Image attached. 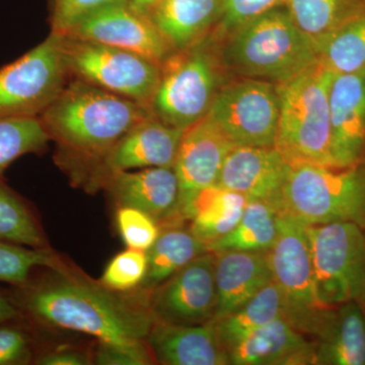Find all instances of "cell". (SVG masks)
I'll use <instances>...</instances> for the list:
<instances>
[{
  "label": "cell",
  "mask_w": 365,
  "mask_h": 365,
  "mask_svg": "<svg viewBox=\"0 0 365 365\" xmlns=\"http://www.w3.org/2000/svg\"><path fill=\"white\" fill-rule=\"evenodd\" d=\"M98 189H105L114 202L143 211L160 228L187 223L180 210V184L174 168L112 173L103 177Z\"/></svg>",
  "instance_id": "16"
},
{
  "label": "cell",
  "mask_w": 365,
  "mask_h": 365,
  "mask_svg": "<svg viewBox=\"0 0 365 365\" xmlns=\"http://www.w3.org/2000/svg\"><path fill=\"white\" fill-rule=\"evenodd\" d=\"M132 4H135L139 9L148 11L151 7L155 6L160 0H129Z\"/></svg>",
  "instance_id": "41"
},
{
  "label": "cell",
  "mask_w": 365,
  "mask_h": 365,
  "mask_svg": "<svg viewBox=\"0 0 365 365\" xmlns=\"http://www.w3.org/2000/svg\"><path fill=\"white\" fill-rule=\"evenodd\" d=\"M319 63L335 74L365 69V11L314 41Z\"/></svg>",
  "instance_id": "28"
},
{
  "label": "cell",
  "mask_w": 365,
  "mask_h": 365,
  "mask_svg": "<svg viewBox=\"0 0 365 365\" xmlns=\"http://www.w3.org/2000/svg\"><path fill=\"white\" fill-rule=\"evenodd\" d=\"M334 76L318 61L299 76L276 83L280 109L274 148L290 167L334 165L329 109Z\"/></svg>",
  "instance_id": "4"
},
{
  "label": "cell",
  "mask_w": 365,
  "mask_h": 365,
  "mask_svg": "<svg viewBox=\"0 0 365 365\" xmlns=\"http://www.w3.org/2000/svg\"><path fill=\"white\" fill-rule=\"evenodd\" d=\"M13 322L0 325V365L33 364L36 354L32 336Z\"/></svg>",
  "instance_id": "36"
},
{
  "label": "cell",
  "mask_w": 365,
  "mask_h": 365,
  "mask_svg": "<svg viewBox=\"0 0 365 365\" xmlns=\"http://www.w3.org/2000/svg\"><path fill=\"white\" fill-rule=\"evenodd\" d=\"M14 287L9 299L24 319L36 325L72 331L112 344L145 342L155 319L150 294L118 292L64 263Z\"/></svg>",
  "instance_id": "1"
},
{
  "label": "cell",
  "mask_w": 365,
  "mask_h": 365,
  "mask_svg": "<svg viewBox=\"0 0 365 365\" xmlns=\"http://www.w3.org/2000/svg\"><path fill=\"white\" fill-rule=\"evenodd\" d=\"M155 319L178 325H204L215 319L217 307L215 254L197 257L150 294Z\"/></svg>",
  "instance_id": "13"
},
{
  "label": "cell",
  "mask_w": 365,
  "mask_h": 365,
  "mask_svg": "<svg viewBox=\"0 0 365 365\" xmlns=\"http://www.w3.org/2000/svg\"><path fill=\"white\" fill-rule=\"evenodd\" d=\"M116 225L127 248L148 251L157 241L160 227L143 211L120 206L116 211Z\"/></svg>",
  "instance_id": "34"
},
{
  "label": "cell",
  "mask_w": 365,
  "mask_h": 365,
  "mask_svg": "<svg viewBox=\"0 0 365 365\" xmlns=\"http://www.w3.org/2000/svg\"><path fill=\"white\" fill-rule=\"evenodd\" d=\"M59 36L71 78L81 79L150 109L160 83L158 64L112 46Z\"/></svg>",
  "instance_id": "9"
},
{
  "label": "cell",
  "mask_w": 365,
  "mask_h": 365,
  "mask_svg": "<svg viewBox=\"0 0 365 365\" xmlns=\"http://www.w3.org/2000/svg\"><path fill=\"white\" fill-rule=\"evenodd\" d=\"M267 255L273 280L287 302L284 319L307 337L319 340L336 307L323 306L317 297L307 225L280 216L279 232Z\"/></svg>",
  "instance_id": "7"
},
{
  "label": "cell",
  "mask_w": 365,
  "mask_h": 365,
  "mask_svg": "<svg viewBox=\"0 0 365 365\" xmlns=\"http://www.w3.org/2000/svg\"><path fill=\"white\" fill-rule=\"evenodd\" d=\"M317 297L334 307L365 300V230L348 222L307 225Z\"/></svg>",
  "instance_id": "8"
},
{
  "label": "cell",
  "mask_w": 365,
  "mask_h": 365,
  "mask_svg": "<svg viewBox=\"0 0 365 365\" xmlns=\"http://www.w3.org/2000/svg\"><path fill=\"white\" fill-rule=\"evenodd\" d=\"M34 364L39 365H88L91 364V354L73 349V348H59L36 354Z\"/></svg>",
  "instance_id": "39"
},
{
  "label": "cell",
  "mask_w": 365,
  "mask_h": 365,
  "mask_svg": "<svg viewBox=\"0 0 365 365\" xmlns=\"http://www.w3.org/2000/svg\"><path fill=\"white\" fill-rule=\"evenodd\" d=\"M225 0H160L148 11L174 51L208 38L222 20Z\"/></svg>",
  "instance_id": "22"
},
{
  "label": "cell",
  "mask_w": 365,
  "mask_h": 365,
  "mask_svg": "<svg viewBox=\"0 0 365 365\" xmlns=\"http://www.w3.org/2000/svg\"><path fill=\"white\" fill-rule=\"evenodd\" d=\"M279 109L276 83L237 76L218 91L208 115L235 146L271 148Z\"/></svg>",
  "instance_id": "11"
},
{
  "label": "cell",
  "mask_w": 365,
  "mask_h": 365,
  "mask_svg": "<svg viewBox=\"0 0 365 365\" xmlns=\"http://www.w3.org/2000/svg\"><path fill=\"white\" fill-rule=\"evenodd\" d=\"M208 252L207 245L192 232L188 223L160 228L157 241L146 251L148 270L137 289L150 294L190 262Z\"/></svg>",
  "instance_id": "24"
},
{
  "label": "cell",
  "mask_w": 365,
  "mask_h": 365,
  "mask_svg": "<svg viewBox=\"0 0 365 365\" xmlns=\"http://www.w3.org/2000/svg\"><path fill=\"white\" fill-rule=\"evenodd\" d=\"M184 131L150 114L118 140L93 170L86 188L98 189L101 179L112 173L174 168Z\"/></svg>",
  "instance_id": "15"
},
{
  "label": "cell",
  "mask_w": 365,
  "mask_h": 365,
  "mask_svg": "<svg viewBox=\"0 0 365 365\" xmlns=\"http://www.w3.org/2000/svg\"><path fill=\"white\" fill-rule=\"evenodd\" d=\"M331 157L346 167L365 160V69L335 74L329 91Z\"/></svg>",
  "instance_id": "17"
},
{
  "label": "cell",
  "mask_w": 365,
  "mask_h": 365,
  "mask_svg": "<svg viewBox=\"0 0 365 365\" xmlns=\"http://www.w3.org/2000/svg\"><path fill=\"white\" fill-rule=\"evenodd\" d=\"M51 33L62 35L86 14L118 0H50Z\"/></svg>",
  "instance_id": "38"
},
{
  "label": "cell",
  "mask_w": 365,
  "mask_h": 365,
  "mask_svg": "<svg viewBox=\"0 0 365 365\" xmlns=\"http://www.w3.org/2000/svg\"><path fill=\"white\" fill-rule=\"evenodd\" d=\"M289 170L274 146H235L223 163L216 185L275 209Z\"/></svg>",
  "instance_id": "18"
},
{
  "label": "cell",
  "mask_w": 365,
  "mask_h": 365,
  "mask_svg": "<svg viewBox=\"0 0 365 365\" xmlns=\"http://www.w3.org/2000/svg\"><path fill=\"white\" fill-rule=\"evenodd\" d=\"M285 2L287 0H225L222 20L209 38L220 39L237 26L278 7L284 6Z\"/></svg>",
  "instance_id": "35"
},
{
  "label": "cell",
  "mask_w": 365,
  "mask_h": 365,
  "mask_svg": "<svg viewBox=\"0 0 365 365\" xmlns=\"http://www.w3.org/2000/svg\"><path fill=\"white\" fill-rule=\"evenodd\" d=\"M290 18L314 41L365 11V0H287Z\"/></svg>",
  "instance_id": "29"
},
{
  "label": "cell",
  "mask_w": 365,
  "mask_h": 365,
  "mask_svg": "<svg viewBox=\"0 0 365 365\" xmlns=\"http://www.w3.org/2000/svg\"><path fill=\"white\" fill-rule=\"evenodd\" d=\"M279 218L270 204L248 201L234 230L209 244L208 251L215 254L227 251L268 252L277 239Z\"/></svg>",
  "instance_id": "27"
},
{
  "label": "cell",
  "mask_w": 365,
  "mask_h": 365,
  "mask_svg": "<svg viewBox=\"0 0 365 365\" xmlns=\"http://www.w3.org/2000/svg\"><path fill=\"white\" fill-rule=\"evenodd\" d=\"M91 364L150 365L155 364L148 343L112 344L98 342L91 353Z\"/></svg>",
  "instance_id": "37"
},
{
  "label": "cell",
  "mask_w": 365,
  "mask_h": 365,
  "mask_svg": "<svg viewBox=\"0 0 365 365\" xmlns=\"http://www.w3.org/2000/svg\"><path fill=\"white\" fill-rule=\"evenodd\" d=\"M160 71L151 114L182 130L208 114L218 91L227 81V71L209 37L170 53Z\"/></svg>",
  "instance_id": "6"
},
{
  "label": "cell",
  "mask_w": 365,
  "mask_h": 365,
  "mask_svg": "<svg viewBox=\"0 0 365 365\" xmlns=\"http://www.w3.org/2000/svg\"><path fill=\"white\" fill-rule=\"evenodd\" d=\"M69 79L60 36L51 33L21 58L0 69V119L39 117Z\"/></svg>",
  "instance_id": "10"
},
{
  "label": "cell",
  "mask_w": 365,
  "mask_h": 365,
  "mask_svg": "<svg viewBox=\"0 0 365 365\" xmlns=\"http://www.w3.org/2000/svg\"><path fill=\"white\" fill-rule=\"evenodd\" d=\"M287 302L275 281H271L253 299L234 313L213 322L220 344L228 351L247 336L278 318H284Z\"/></svg>",
  "instance_id": "26"
},
{
  "label": "cell",
  "mask_w": 365,
  "mask_h": 365,
  "mask_svg": "<svg viewBox=\"0 0 365 365\" xmlns=\"http://www.w3.org/2000/svg\"><path fill=\"white\" fill-rule=\"evenodd\" d=\"M316 364L365 365V322L357 302L335 307L325 333L316 341Z\"/></svg>",
  "instance_id": "23"
},
{
  "label": "cell",
  "mask_w": 365,
  "mask_h": 365,
  "mask_svg": "<svg viewBox=\"0 0 365 365\" xmlns=\"http://www.w3.org/2000/svg\"><path fill=\"white\" fill-rule=\"evenodd\" d=\"M150 114L139 103L71 78L39 118L56 144L57 163L86 187L118 140Z\"/></svg>",
  "instance_id": "2"
},
{
  "label": "cell",
  "mask_w": 365,
  "mask_h": 365,
  "mask_svg": "<svg viewBox=\"0 0 365 365\" xmlns=\"http://www.w3.org/2000/svg\"><path fill=\"white\" fill-rule=\"evenodd\" d=\"M23 319L18 307L14 306L9 295L0 292V325Z\"/></svg>",
  "instance_id": "40"
},
{
  "label": "cell",
  "mask_w": 365,
  "mask_h": 365,
  "mask_svg": "<svg viewBox=\"0 0 365 365\" xmlns=\"http://www.w3.org/2000/svg\"><path fill=\"white\" fill-rule=\"evenodd\" d=\"M0 241L29 248H49L32 208L0 181Z\"/></svg>",
  "instance_id": "30"
},
{
  "label": "cell",
  "mask_w": 365,
  "mask_h": 365,
  "mask_svg": "<svg viewBox=\"0 0 365 365\" xmlns=\"http://www.w3.org/2000/svg\"><path fill=\"white\" fill-rule=\"evenodd\" d=\"M62 35L133 52L158 66L174 52L148 11L129 0H118L96 9Z\"/></svg>",
  "instance_id": "12"
},
{
  "label": "cell",
  "mask_w": 365,
  "mask_h": 365,
  "mask_svg": "<svg viewBox=\"0 0 365 365\" xmlns=\"http://www.w3.org/2000/svg\"><path fill=\"white\" fill-rule=\"evenodd\" d=\"M248 202L246 197L215 185L199 192L187 212L190 230L206 245L232 232Z\"/></svg>",
  "instance_id": "25"
},
{
  "label": "cell",
  "mask_w": 365,
  "mask_h": 365,
  "mask_svg": "<svg viewBox=\"0 0 365 365\" xmlns=\"http://www.w3.org/2000/svg\"><path fill=\"white\" fill-rule=\"evenodd\" d=\"M148 270V255L140 250L127 248L106 266L100 282L118 292H130L140 287Z\"/></svg>",
  "instance_id": "33"
},
{
  "label": "cell",
  "mask_w": 365,
  "mask_h": 365,
  "mask_svg": "<svg viewBox=\"0 0 365 365\" xmlns=\"http://www.w3.org/2000/svg\"><path fill=\"white\" fill-rule=\"evenodd\" d=\"M212 41L222 43L215 48L225 71L239 78L284 83L318 62L314 40L299 30L283 7Z\"/></svg>",
  "instance_id": "3"
},
{
  "label": "cell",
  "mask_w": 365,
  "mask_h": 365,
  "mask_svg": "<svg viewBox=\"0 0 365 365\" xmlns=\"http://www.w3.org/2000/svg\"><path fill=\"white\" fill-rule=\"evenodd\" d=\"M66 261L50 248L34 249L0 241V282L21 287L39 268H56Z\"/></svg>",
  "instance_id": "32"
},
{
  "label": "cell",
  "mask_w": 365,
  "mask_h": 365,
  "mask_svg": "<svg viewBox=\"0 0 365 365\" xmlns=\"http://www.w3.org/2000/svg\"><path fill=\"white\" fill-rule=\"evenodd\" d=\"M316 341L278 318L247 336L227 351L234 365L314 364Z\"/></svg>",
  "instance_id": "19"
},
{
  "label": "cell",
  "mask_w": 365,
  "mask_h": 365,
  "mask_svg": "<svg viewBox=\"0 0 365 365\" xmlns=\"http://www.w3.org/2000/svg\"><path fill=\"white\" fill-rule=\"evenodd\" d=\"M272 280L267 252L227 251L215 254L217 307L211 323L234 313Z\"/></svg>",
  "instance_id": "21"
},
{
  "label": "cell",
  "mask_w": 365,
  "mask_h": 365,
  "mask_svg": "<svg viewBox=\"0 0 365 365\" xmlns=\"http://www.w3.org/2000/svg\"><path fill=\"white\" fill-rule=\"evenodd\" d=\"M360 307H361V311H362V314H364V322H365V300H364V302H360V304H359Z\"/></svg>",
  "instance_id": "42"
},
{
  "label": "cell",
  "mask_w": 365,
  "mask_h": 365,
  "mask_svg": "<svg viewBox=\"0 0 365 365\" xmlns=\"http://www.w3.org/2000/svg\"><path fill=\"white\" fill-rule=\"evenodd\" d=\"M146 343L155 364L227 365V353L212 324L178 325L155 319Z\"/></svg>",
  "instance_id": "20"
},
{
  "label": "cell",
  "mask_w": 365,
  "mask_h": 365,
  "mask_svg": "<svg viewBox=\"0 0 365 365\" xmlns=\"http://www.w3.org/2000/svg\"><path fill=\"white\" fill-rule=\"evenodd\" d=\"M50 137L39 117L0 119V179L7 168L23 155L44 150Z\"/></svg>",
  "instance_id": "31"
},
{
  "label": "cell",
  "mask_w": 365,
  "mask_h": 365,
  "mask_svg": "<svg viewBox=\"0 0 365 365\" xmlns=\"http://www.w3.org/2000/svg\"><path fill=\"white\" fill-rule=\"evenodd\" d=\"M235 146L208 114L182 133L174 169L179 180L180 210L185 222L197 194L217 182L223 163Z\"/></svg>",
  "instance_id": "14"
},
{
  "label": "cell",
  "mask_w": 365,
  "mask_h": 365,
  "mask_svg": "<svg viewBox=\"0 0 365 365\" xmlns=\"http://www.w3.org/2000/svg\"><path fill=\"white\" fill-rule=\"evenodd\" d=\"M275 210L306 225L348 222L365 230V160L290 167Z\"/></svg>",
  "instance_id": "5"
}]
</instances>
